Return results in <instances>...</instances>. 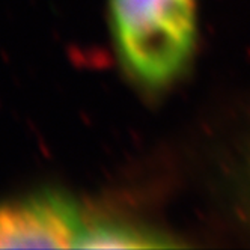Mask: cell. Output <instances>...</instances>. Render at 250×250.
I'll return each instance as SVG.
<instances>
[{
	"label": "cell",
	"instance_id": "cell-1",
	"mask_svg": "<svg viewBox=\"0 0 250 250\" xmlns=\"http://www.w3.org/2000/svg\"><path fill=\"white\" fill-rule=\"evenodd\" d=\"M110 30L127 76L151 92L188 69L198 38L196 0H109Z\"/></svg>",
	"mask_w": 250,
	"mask_h": 250
},
{
	"label": "cell",
	"instance_id": "cell-2",
	"mask_svg": "<svg viewBox=\"0 0 250 250\" xmlns=\"http://www.w3.org/2000/svg\"><path fill=\"white\" fill-rule=\"evenodd\" d=\"M86 225L68 196L45 191L0 204V249L76 247Z\"/></svg>",
	"mask_w": 250,
	"mask_h": 250
},
{
	"label": "cell",
	"instance_id": "cell-3",
	"mask_svg": "<svg viewBox=\"0 0 250 250\" xmlns=\"http://www.w3.org/2000/svg\"><path fill=\"white\" fill-rule=\"evenodd\" d=\"M79 249H172L183 247L169 232L127 217L89 219L77 241Z\"/></svg>",
	"mask_w": 250,
	"mask_h": 250
},
{
	"label": "cell",
	"instance_id": "cell-4",
	"mask_svg": "<svg viewBox=\"0 0 250 250\" xmlns=\"http://www.w3.org/2000/svg\"><path fill=\"white\" fill-rule=\"evenodd\" d=\"M230 193L240 220L250 230V148L243 152L232 172Z\"/></svg>",
	"mask_w": 250,
	"mask_h": 250
}]
</instances>
